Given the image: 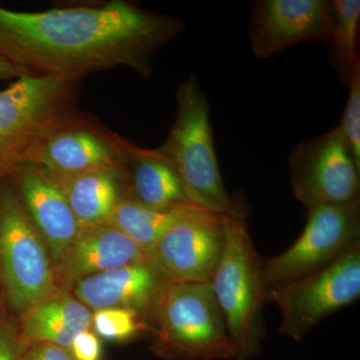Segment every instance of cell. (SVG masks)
<instances>
[{"label":"cell","mask_w":360,"mask_h":360,"mask_svg":"<svg viewBox=\"0 0 360 360\" xmlns=\"http://www.w3.org/2000/svg\"><path fill=\"white\" fill-rule=\"evenodd\" d=\"M184 26L125 0L37 13L0 6V56L33 75L82 79L122 66L149 78L156 52Z\"/></svg>","instance_id":"obj_1"},{"label":"cell","mask_w":360,"mask_h":360,"mask_svg":"<svg viewBox=\"0 0 360 360\" xmlns=\"http://www.w3.org/2000/svg\"><path fill=\"white\" fill-rule=\"evenodd\" d=\"M225 214V245L210 286L236 348V360H252L262 349L265 331L262 259L248 225V210L240 198H232Z\"/></svg>","instance_id":"obj_2"},{"label":"cell","mask_w":360,"mask_h":360,"mask_svg":"<svg viewBox=\"0 0 360 360\" xmlns=\"http://www.w3.org/2000/svg\"><path fill=\"white\" fill-rule=\"evenodd\" d=\"M82 80L27 75L0 91V176L30 163L49 132L78 110Z\"/></svg>","instance_id":"obj_3"},{"label":"cell","mask_w":360,"mask_h":360,"mask_svg":"<svg viewBox=\"0 0 360 360\" xmlns=\"http://www.w3.org/2000/svg\"><path fill=\"white\" fill-rule=\"evenodd\" d=\"M158 150L174 167L191 203L219 214L231 212L233 200L220 172L210 105L193 75L177 89L176 117Z\"/></svg>","instance_id":"obj_4"},{"label":"cell","mask_w":360,"mask_h":360,"mask_svg":"<svg viewBox=\"0 0 360 360\" xmlns=\"http://www.w3.org/2000/svg\"><path fill=\"white\" fill-rule=\"evenodd\" d=\"M153 317V350L163 359L236 360V348L210 283L169 281Z\"/></svg>","instance_id":"obj_5"},{"label":"cell","mask_w":360,"mask_h":360,"mask_svg":"<svg viewBox=\"0 0 360 360\" xmlns=\"http://www.w3.org/2000/svg\"><path fill=\"white\" fill-rule=\"evenodd\" d=\"M0 283L20 315L59 290L49 248L7 176L0 179Z\"/></svg>","instance_id":"obj_6"},{"label":"cell","mask_w":360,"mask_h":360,"mask_svg":"<svg viewBox=\"0 0 360 360\" xmlns=\"http://www.w3.org/2000/svg\"><path fill=\"white\" fill-rule=\"evenodd\" d=\"M359 297L360 240L323 269L265 290V300L281 309L279 333L295 341Z\"/></svg>","instance_id":"obj_7"},{"label":"cell","mask_w":360,"mask_h":360,"mask_svg":"<svg viewBox=\"0 0 360 360\" xmlns=\"http://www.w3.org/2000/svg\"><path fill=\"white\" fill-rule=\"evenodd\" d=\"M360 240V198L307 210L298 238L281 255L262 260L265 290L300 278L335 262Z\"/></svg>","instance_id":"obj_8"},{"label":"cell","mask_w":360,"mask_h":360,"mask_svg":"<svg viewBox=\"0 0 360 360\" xmlns=\"http://www.w3.org/2000/svg\"><path fill=\"white\" fill-rule=\"evenodd\" d=\"M288 162L293 195L307 210L359 200L360 165L340 125L300 142Z\"/></svg>","instance_id":"obj_9"},{"label":"cell","mask_w":360,"mask_h":360,"mask_svg":"<svg viewBox=\"0 0 360 360\" xmlns=\"http://www.w3.org/2000/svg\"><path fill=\"white\" fill-rule=\"evenodd\" d=\"M225 245V214L193 203L182 206L150 258L169 281L210 283Z\"/></svg>","instance_id":"obj_10"},{"label":"cell","mask_w":360,"mask_h":360,"mask_svg":"<svg viewBox=\"0 0 360 360\" xmlns=\"http://www.w3.org/2000/svg\"><path fill=\"white\" fill-rule=\"evenodd\" d=\"M129 142L96 116L77 110L49 132L30 162L54 177L86 174L118 167Z\"/></svg>","instance_id":"obj_11"},{"label":"cell","mask_w":360,"mask_h":360,"mask_svg":"<svg viewBox=\"0 0 360 360\" xmlns=\"http://www.w3.org/2000/svg\"><path fill=\"white\" fill-rule=\"evenodd\" d=\"M333 23V4L328 0H260L251 13V51L265 59L297 42L329 44Z\"/></svg>","instance_id":"obj_12"},{"label":"cell","mask_w":360,"mask_h":360,"mask_svg":"<svg viewBox=\"0 0 360 360\" xmlns=\"http://www.w3.org/2000/svg\"><path fill=\"white\" fill-rule=\"evenodd\" d=\"M168 283L155 262H139L80 279L71 292L89 309H125L153 317Z\"/></svg>","instance_id":"obj_13"},{"label":"cell","mask_w":360,"mask_h":360,"mask_svg":"<svg viewBox=\"0 0 360 360\" xmlns=\"http://www.w3.org/2000/svg\"><path fill=\"white\" fill-rule=\"evenodd\" d=\"M7 177L56 264L79 231L65 194L51 174L34 163L21 165Z\"/></svg>","instance_id":"obj_14"},{"label":"cell","mask_w":360,"mask_h":360,"mask_svg":"<svg viewBox=\"0 0 360 360\" xmlns=\"http://www.w3.org/2000/svg\"><path fill=\"white\" fill-rule=\"evenodd\" d=\"M148 262L153 260L131 239L103 224L79 229L54 269L59 290L71 291L85 277Z\"/></svg>","instance_id":"obj_15"},{"label":"cell","mask_w":360,"mask_h":360,"mask_svg":"<svg viewBox=\"0 0 360 360\" xmlns=\"http://www.w3.org/2000/svg\"><path fill=\"white\" fill-rule=\"evenodd\" d=\"M120 168L125 198L158 210L191 202L179 175L158 148H141L129 141Z\"/></svg>","instance_id":"obj_16"},{"label":"cell","mask_w":360,"mask_h":360,"mask_svg":"<svg viewBox=\"0 0 360 360\" xmlns=\"http://www.w3.org/2000/svg\"><path fill=\"white\" fill-rule=\"evenodd\" d=\"M92 312L71 291L58 290L20 315L18 331L21 347L51 343L68 348L75 336L90 329Z\"/></svg>","instance_id":"obj_17"},{"label":"cell","mask_w":360,"mask_h":360,"mask_svg":"<svg viewBox=\"0 0 360 360\" xmlns=\"http://www.w3.org/2000/svg\"><path fill=\"white\" fill-rule=\"evenodd\" d=\"M51 177L65 194L79 229L105 224L125 198L120 165L72 176Z\"/></svg>","instance_id":"obj_18"},{"label":"cell","mask_w":360,"mask_h":360,"mask_svg":"<svg viewBox=\"0 0 360 360\" xmlns=\"http://www.w3.org/2000/svg\"><path fill=\"white\" fill-rule=\"evenodd\" d=\"M184 205L186 203L170 210H158L124 198L115 206L105 224L122 232L150 257L151 251L174 224Z\"/></svg>","instance_id":"obj_19"},{"label":"cell","mask_w":360,"mask_h":360,"mask_svg":"<svg viewBox=\"0 0 360 360\" xmlns=\"http://www.w3.org/2000/svg\"><path fill=\"white\" fill-rule=\"evenodd\" d=\"M333 32L329 46L333 65L338 77L347 84L355 65L359 63V32L360 23L359 0H335Z\"/></svg>","instance_id":"obj_20"},{"label":"cell","mask_w":360,"mask_h":360,"mask_svg":"<svg viewBox=\"0 0 360 360\" xmlns=\"http://www.w3.org/2000/svg\"><path fill=\"white\" fill-rule=\"evenodd\" d=\"M141 314L125 309L94 310L91 326L99 338L111 342H124L146 328Z\"/></svg>","instance_id":"obj_21"},{"label":"cell","mask_w":360,"mask_h":360,"mask_svg":"<svg viewBox=\"0 0 360 360\" xmlns=\"http://www.w3.org/2000/svg\"><path fill=\"white\" fill-rule=\"evenodd\" d=\"M347 84L349 94L340 127L360 165V61L355 65Z\"/></svg>","instance_id":"obj_22"},{"label":"cell","mask_w":360,"mask_h":360,"mask_svg":"<svg viewBox=\"0 0 360 360\" xmlns=\"http://www.w3.org/2000/svg\"><path fill=\"white\" fill-rule=\"evenodd\" d=\"M75 360H101L103 345L101 338L94 331L87 329L75 336L68 347Z\"/></svg>","instance_id":"obj_23"},{"label":"cell","mask_w":360,"mask_h":360,"mask_svg":"<svg viewBox=\"0 0 360 360\" xmlns=\"http://www.w3.org/2000/svg\"><path fill=\"white\" fill-rule=\"evenodd\" d=\"M18 360H75L68 348L51 343H32L21 347Z\"/></svg>","instance_id":"obj_24"},{"label":"cell","mask_w":360,"mask_h":360,"mask_svg":"<svg viewBox=\"0 0 360 360\" xmlns=\"http://www.w3.org/2000/svg\"><path fill=\"white\" fill-rule=\"evenodd\" d=\"M20 350L18 331L11 324L0 321V360H18Z\"/></svg>","instance_id":"obj_25"},{"label":"cell","mask_w":360,"mask_h":360,"mask_svg":"<svg viewBox=\"0 0 360 360\" xmlns=\"http://www.w3.org/2000/svg\"><path fill=\"white\" fill-rule=\"evenodd\" d=\"M27 75L30 73L22 68L0 56V80L18 79Z\"/></svg>","instance_id":"obj_26"},{"label":"cell","mask_w":360,"mask_h":360,"mask_svg":"<svg viewBox=\"0 0 360 360\" xmlns=\"http://www.w3.org/2000/svg\"><path fill=\"white\" fill-rule=\"evenodd\" d=\"M2 177H4V176H0V179H2Z\"/></svg>","instance_id":"obj_27"}]
</instances>
